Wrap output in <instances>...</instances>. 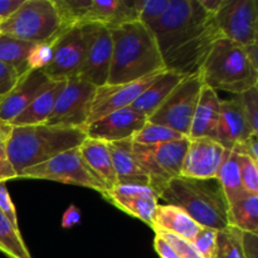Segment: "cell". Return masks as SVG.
<instances>
[{
    "instance_id": "6da1fadb",
    "label": "cell",
    "mask_w": 258,
    "mask_h": 258,
    "mask_svg": "<svg viewBox=\"0 0 258 258\" xmlns=\"http://www.w3.org/2000/svg\"><path fill=\"white\" fill-rule=\"evenodd\" d=\"M150 29L165 70L184 77L199 73L211 48L223 38L214 15L198 0H170Z\"/></svg>"
},
{
    "instance_id": "7a4b0ae2",
    "label": "cell",
    "mask_w": 258,
    "mask_h": 258,
    "mask_svg": "<svg viewBox=\"0 0 258 258\" xmlns=\"http://www.w3.org/2000/svg\"><path fill=\"white\" fill-rule=\"evenodd\" d=\"M112 37L108 85L135 82L165 71L155 37L140 22L126 23L110 29Z\"/></svg>"
},
{
    "instance_id": "3957f363",
    "label": "cell",
    "mask_w": 258,
    "mask_h": 258,
    "mask_svg": "<svg viewBox=\"0 0 258 258\" xmlns=\"http://www.w3.org/2000/svg\"><path fill=\"white\" fill-rule=\"evenodd\" d=\"M86 139L85 128L48 123L12 126L5 145V156L19 176L24 169L39 165L58 154L78 148Z\"/></svg>"
},
{
    "instance_id": "277c9868",
    "label": "cell",
    "mask_w": 258,
    "mask_h": 258,
    "mask_svg": "<svg viewBox=\"0 0 258 258\" xmlns=\"http://www.w3.org/2000/svg\"><path fill=\"white\" fill-rule=\"evenodd\" d=\"M169 206L183 209L199 226L223 231L228 227V202L216 179H171L159 194Z\"/></svg>"
},
{
    "instance_id": "5b68a950",
    "label": "cell",
    "mask_w": 258,
    "mask_h": 258,
    "mask_svg": "<svg viewBox=\"0 0 258 258\" xmlns=\"http://www.w3.org/2000/svg\"><path fill=\"white\" fill-rule=\"evenodd\" d=\"M203 85L217 91L239 95L258 86V70L251 64L243 45L221 38L209 50L202 64Z\"/></svg>"
},
{
    "instance_id": "8992f818",
    "label": "cell",
    "mask_w": 258,
    "mask_h": 258,
    "mask_svg": "<svg viewBox=\"0 0 258 258\" xmlns=\"http://www.w3.org/2000/svg\"><path fill=\"white\" fill-rule=\"evenodd\" d=\"M60 30L53 0H24L9 18L0 22V33L33 44L52 39Z\"/></svg>"
},
{
    "instance_id": "52a82bcc",
    "label": "cell",
    "mask_w": 258,
    "mask_h": 258,
    "mask_svg": "<svg viewBox=\"0 0 258 258\" xmlns=\"http://www.w3.org/2000/svg\"><path fill=\"white\" fill-rule=\"evenodd\" d=\"M189 139L183 138L158 145L133 143V153L149 178V186L158 196L171 179L180 176Z\"/></svg>"
},
{
    "instance_id": "ba28073f",
    "label": "cell",
    "mask_w": 258,
    "mask_h": 258,
    "mask_svg": "<svg viewBox=\"0 0 258 258\" xmlns=\"http://www.w3.org/2000/svg\"><path fill=\"white\" fill-rule=\"evenodd\" d=\"M202 87L201 73L185 76L148 121L173 128L188 138Z\"/></svg>"
},
{
    "instance_id": "9c48e42d",
    "label": "cell",
    "mask_w": 258,
    "mask_h": 258,
    "mask_svg": "<svg viewBox=\"0 0 258 258\" xmlns=\"http://www.w3.org/2000/svg\"><path fill=\"white\" fill-rule=\"evenodd\" d=\"M18 179H40V180L57 181L68 185L83 186L98 191L105 197L101 184L93 178L86 164L83 163L78 148L60 153L49 160L24 169Z\"/></svg>"
},
{
    "instance_id": "30bf717a",
    "label": "cell",
    "mask_w": 258,
    "mask_h": 258,
    "mask_svg": "<svg viewBox=\"0 0 258 258\" xmlns=\"http://www.w3.org/2000/svg\"><path fill=\"white\" fill-rule=\"evenodd\" d=\"M96 88V86L77 77L66 80L64 87L58 95L52 113L45 123L62 127L85 128L90 117Z\"/></svg>"
},
{
    "instance_id": "8fae6325",
    "label": "cell",
    "mask_w": 258,
    "mask_h": 258,
    "mask_svg": "<svg viewBox=\"0 0 258 258\" xmlns=\"http://www.w3.org/2000/svg\"><path fill=\"white\" fill-rule=\"evenodd\" d=\"M85 42V59L77 78L100 87L107 83L112 58V37L101 24L81 25Z\"/></svg>"
},
{
    "instance_id": "7c38bea8",
    "label": "cell",
    "mask_w": 258,
    "mask_h": 258,
    "mask_svg": "<svg viewBox=\"0 0 258 258\" xmlns=\"http://www.w3.org/2000/svg\"><path fill=\"white\" fill-rule=\"evenodd\" d=\"M214 19L223 38L241 45L258 42L256 0H226Z\"/></svg>"
},
{
    "instance_id": "4fadbf2b",
    "label": "cell",
    "mask_w": 258,
    "mask_h": 258,
    "mask_svg": "<svg viewBox=\"0 0 258 258\" xmlns=\"http://www.w3.org/2000/svg\"><path fill=\"white\" fill-rule=\"evenodd\" d=\"M85 59V42L81 27L62 29L53 45V55L43 72L53 81L77 77Z\"/></svg>"
},
{
    "instance_id": "5bb4252c",
    "label": "cell",
    "mask_w": 258,
    "mask_h": 258,
    "mask_svg": "<svg viewBox=\"0 0 258 258\" xmlns=\"http://www.w3.org/2000/svg\"><path fill=\"white\" fill-rule=\"evenodd\" d=\"M55 82L57 81L50 80L42 70H29L20 76L12 91L0 100V121L10 125L40 93Z\"/></svg>"
},
{
    "instance_id": "9a60e30c",
    "label": "cell",
    "mask_w": 258,
    "mask_h": 258,
    "mask_svg": "<svg viewBox=\"0 0 258 258\" xmlns=\"http://www.w3.org/2000/svg\"><path fill=\"white\" fill-rule=\"evenodd\" d=\"M158 75L159 73H156V75L149 76L143 80L130 83H122V85H108V83H106V85L96 88L87 123L93 122V121L98 120V118L103 117V116L108 115L113 111L130 107L134 101L158 77Z\"/></svg>"
},
{
    "instance_id": "2e32d148",
    "label": "cell",
    "mask_w": 258,
    "mask_h": 258,
    "mask_svg": "<svg viewBox=\"0 0 258 258\" xmlns=\"http://www.w3.org/2000/svg\"><path fill=\"white\" fill-rule=\"evenodd\" d=\"M226 149L213 139H189L180 176L189 179H216Z\"/></svg>"
},
{
    "instance_id": "e0dca14e",
    "label": "cell",
    "mask_w": 258,
    "mask_h": 258,
    "mask_svg": "<svg viewBox=\"0 0 258 258\" xmlns=\"http://www.w3.org/2000/svg\"><path fill=\"white\" fill-rule=\"evenodd\" d=\"M146 121L148 118L145 116L126 107L87 123L85 133L88 139L105 141L107 144L117 143L133 138Z\"/></svg>"
},
{
    "instance_id": "ac0fdd59",
    "label": "cell",
    "mask_w": 258,
    "mask_h": 258,
    "mask_svg": "<svg viewBox=\"0 0 258 258\" xmlns=\"http://www.w3.org/2000/svg\"><path fill=\"white\" fill-rule=\"evenodd\" d=\"M105 199L128 216L140 219L149 227L153 226V217L159 204V198L149 186L117 184L106 194Z\"/></svg>"
},
{
    "instance_id": "d6986e66",
    "label": "cell",
    "mask_w": 258,
    "mask_h": 258,
    "mask_svg": "<svg viewBox=\"0 0 258 258\" xmlns=\"http://www.w3.org/2000/svg\"><path fill=\"white\" fill-rule=\"evenodd\" d=\"M78 151L83 163L86 164L93 178L101 184L105 193L107 194L112 190L117 185V178L113 169L108 144L87 138L78 146Z\"/></svg>"
},
{
    "instance_id": "ffe728a7",
    "label": "cell",
    "mask_w": 258,
    "mask_h": 258,
    "mask_svg": "<svg viewBox=\"0 0 258 258\" xmlns=\"http://www.w3.org/2000/svg\"><path fill=\"white\" fill-rule=\"evenodd\" d=\"M251 134L258 133H253L249 127L238 98L233 97L231 100L222 101L216 141H218L226 150H232L237 144L246 140Z\"/></svg>"
},
{
    "instance_id": "44dd1931",
    "label": "cell",
    "mask_w": 258,
    "mask_h": 258,
    "mask_svg": "<svg viewBox=\"0 0 258 258\" xmlns=\"http://www.w3.org/2000/svg\"><path fill=\"white\" fill-rule=\"evenodd\" d=\"M221 102L218 92L203 85L191 120L188 139L208 138L216 140L218 130Z\"/></svg>"
},
{
    "instance_id": "7402d4cb",
    "label": "cell",
    "mask_w": 258,
    "mask_h": 258,
    "mask_svg": "<svg viewBox=\"0 0 258 258\" xmlns=\"http://www.w3.org/2000/svg\"><path fill=\"white\" fill-rule=\"evenodd\" d=\"M135 20V9L128 0H90L82 25L96 23L112 29Z\"/></svg>"
},
{
    "instance_id": "603a6c76",
    "label": "cell",
    "mask_w": 258,
    "mask_h": 258,
    "mask_svg": "<svg viewBox=\"0 0 258 258\" xmlns=\"http://www.w3.org/2000/svg\"><path fill=\"white\" fill-rule=\"evenodd\" d=\"M117 184L149 186V178L140 168L133 153L131 139L108 144ZM150 188V186H149Z\"/></svg>"
},
{
    "instance_id": "cb8c5ba5",
    "label": "cell",
    "mask_w": 258,
    "mask_h": 258,
    "mask_svg": "<svg viewBox=\"0 0 258 258\" xmlns=\"http://www.w3.org/2000/svg\"><path fill=\"white\" fill-rule=\"evenodd\" d=\"M154 232H165L175 234L189 242H193L194 237L201 231L196 221L190 218L183 209L169 204H158L153 217Z\"/></svg>"
},
{
    "instance_id": "d4e9b609",
    "label": "cell",
    "mask_w": 258,
    "mask_h": 258,
    "mask_svg": "<svg viewBox=\"0 0 258 258\" xmlns=\"http://www.w3.org/2000/svg\"><path fill=\"white\" fill-rule=\"evenodd\" d=\"M183 78L184 76L175 72L163 71L150 83V86L134 101L130 108L149 118Z\"/></svg>"
},
{
    "instance_id": "484cf974",
    "label": "cell",
    "mask_w": 258,
    "mask_h": 258,
    "mask_svg": "<svg viewBox=\"0 0 258 258\" xmlns=\"http://www.w3.org/2000/svg\"><path fill=\"white\" fill-rule=\"evenodd\" d=\"M66 85L64 81H57L53 86H50L47 91L40 93L24 111L19 113L10 126H30L42 125L45 123L52 113L53 107L55 105L58 95L63 90Z\"/></svg>"
},
{
    "instance_id": "4316f807",
    "label": "cell",
    "mask_w": 258,
    "mask_h": 258,
    "mask_svg": "<svg viewBox=\"0 0 258 258\" xmlns=\"http://www.w3.org/2000/svg\"><path fill=\"white\" fill-rule=\"evenodd\" d=\"M217 180L223 190L228 206L241 199L247 193L242 185L238 155L232 150L224 151L221 166L217 173Z\"/></svg>"
},
{
    "instance_id": "83f0119b",
    "label": "cell",
    "mask_w": 258,
    "mask_h": 258,
    "mask_svg": "<svg viewBox=\"0 0 258 258\" xmlns=\"http://www.w3.org/2000/svg\"><path fill=\"white\" fill-rule=\"evenodd\" d=\"M228 226L244 233L258 232V196L246 193L241 199L228 206Z\"/></svg>"
},
{
    "instance_id": "f1b7e54d",
    "label": "cell",
    "mask_w": 258,
    "mask_h": 258,
    "mask_svg": "<svg viewBox=\"0 0 258 258\" xmlns=\"http://www.w3.org/2000/svg\"><path fill=\"white\" fill-rule=\"evenodd\" d=\"M33 47V43L0 33V62L10 66L17 71L18 75L23 76L29 71L28 55Z\"/></svg>"
},
{
    "instance_id": "f546056e",
    "label": "cell",
    "mask_w": 258,
    "mask_h": 258,
    "mask_svg": "<svg viewBox=\"0 0 258 258\" xmlns=\"http://www.w3.org/2000/svg\"><path fill=\"white\" fill-rule=\"evenodd\" d=\"M0 252L8 258H33L20 236L19 228L0 211Z\"/></svg>"
},
{
    "instance_id": "4dcf8cb0",
    "label": "cell",
    "mask_w": 258,
    "mask_h": 258,
    "mask_svg": "<svg viewBox=\"0 0 258 258\" xmlns=\"http://www.w3.org/2000/svg\"><path fill=\"white\" fill-rule=\"evenodd\" d=\"M214 258H246L243 248V232L234 227H227L217 234V249Z\"/></svg>"
},
{
    "instance_id": "1f68e13d",
    "label": "cell",
    "mask_w": 258,
    "mask_h": 258,
    "mask_svg": "<svg viewBox=\"0 0 258 258\" xmlns=\"http://www.w3.org/2000/svg\"><path fill=\"white\" fill-rule=\"evenodd\" d=\"M183 138L185 136L173 128L146 121L143 127L131 138V141L140 145H158V144L169 143V141L179 140Z\"/></svg>"
},
{
    "instance_id": "d6a6232c",
    "label": "cell",
    "mask_w": 258,
    "mask_h": 258,
    "mask_svg": "<svg viewBox=\"0 0 258 258\" xmlns=\"http://www.w3.org/2000/svg\"><path fill=\"white\" fill-rule=\"evenodd\" d=\"M59 15L62 29L81 27L90 0H53Z\"/></svg>"
},
{
    "instance_id": "836d02e7",
    "label": "cell",
    "mask_w": 258,
    "mask_h": 258,
    "mask_svg": "<svg viewBox=\"0 0 258 258\" xmlns=\"http://www.w3.org/2000/svg\"><path fill=\"white\" fill-rule=\"evenodd\" d=\"M170 0H133L136 13V20L150 28L155 24L165 12Z\"/></svg>"
},
{
    "instance_id": "e575fe53",
    "label": "cell",
    "mask_w": 258,
    "mask_h": 258,
    "mask_svg": "<svg viewBox=\"0 0 258 258\" xmlns=\"http://www.w3.org/2000/svg\"><path fill=\"white\" fill-rule=\"evenodd\" d=\"M236 97L238 98L251 130L253 133H258V86L239 93Z\"/></svg>"
},
{
    "instance_id": "d590c367",
    "label": "cell",
    "mask_w": 258,
    "mask_h": 258,
    "mask_svg": "<svg viewBox=\"0 0 258 258\" xmlns=\"http://www.w3.org/2000/svg\"><path fill=\"white\" fill-rule=\"evenodd\" d=\"M57 34L52 39L47 40V42L34 44L29 55H28V68L29 70H43V68L49 64L50 59H52L53 45H54Z\"/></svg>"
},
{
    "instance_id": "8d00e7d4",
    "label": "cell",
    "mask_w": 258,
    "mask_h": 258,
    "mask_svg": "<svg viewBox=\"0 0 258 258\" xmlns=\"http://www.w3.org/2000/svg\"><path fill=\"white\" fill-rule=\"evenodd\" d=\"M242 185L249 194L258 196V163L244 155H238Z\"/></svg>"
},
{
    "instance_id": "74e56055",
    "label": "cell",
    "mask_w": 258,
    "mask_h": 258,
    "mask_svg": "<svg viewBox=\"0 0 258 258\" xmlns=\"http://www.w3.org/2000/svg\"><path fill=\"white\" fill-rule=\"evenodd\" d=\"M217 234L218 231L202 227L193 239V246L204 258H214L217 249Z\"/></svg>"
},
{
    "instance_id": "f35d334b",
    "label": "cell",
    "mask_w": 258,
    "mask_h": 258,
    "mask_svg": "<svg viewBox=\"0 0 258 258\" xmlns=\"http://www.w3.org/2000/svg\"><path fill=\"white\" fill-rule=\"evenodd\" d=\"M155 234H159V236L163 237L175 249V252L179 254L180 258H204L197 251V248L193 246L191 242L186 241V239L181 238V237H178L171 233H165V232H156Z\"/></svg>"
},
{
    "instance_id": "ab89813d",
    "label": "cell",
    "mask_w": 258,
    "mask_h": 258,
    "mask_svg": "<svg viewBox=\"0 0 258 258\" xmlns=\"http://www.w3.org/2000/svg\"><path fill=\"white\" fill-rule=\"evenodd\" d=\"M19 78L20 76L14 68L0 62V100L12 91Z\"/></svg>"
},
{
    "instance_id": "60d3db41",
    "label": "cell",
    "mask_w": 258,
    "mask_h": 258,
    "mask_svg": "<svg viewBox=\"0 0 258 258\" xmlns=\"http://www.w3.org/2000/svg\"><path fill=\"white\" fill-rule=\"evenodd\" d=\"M0 211L12 222L13 226L19 228V226H18L17 211H15V207L13 204V201L10 198V194L8 191L7 184L5 183H0Z\"/></svg>"
},
{
    "instance_id": "b9f144b4",
    "label": "cell",
    "mask_w": 258,
    "mask_h": 258,
    "mask_svg": "<svg viewBox=\"0 0 258 258\" xmlns=\"http://www.w3.org/2000/svg\"><path fill=\"white\" fill-rule=\"evenodd\" d=\"M233 153L237 155H244L251 158L252 160L258 163V134H251L246 140L237 144L233 149Z\"/></svg>"
},
{
    "instance_id": "7bdbcfd3",
    "label": "cell",
    "mask_w": 258,
    "mask_h": 258,
    "mask_svg": "<svg viewBox=\"0 0 258 258\" xmlns=\"http://www.w3.org/2000/svg\"><path fill=\"white\" fill-rule=\"evenodd\" d=\"M154 248H155V252L160 258H180L175 252V249L159 234H155Z\"/></svg>"
},
{
    "instance_id": "ee69618b",
    "label": "cell",
    "mask_w": 258,
    "mask_h": 258,
    "mask_svg": "<svg viewBox=\"0 0 258 258\" xmlns=\"http://www.w3.org/2000/svg\"><path fill=\"white\" fill-rule=\"evenodd\" d=\"M81 221V213L80 209L76 206H71L70 208H67V211L64 212L62 218V227L63 228H72L73 226L80 223Z\"/></svg>"
},
{
    "instance_id": "f6af8a7d",
    "label": "cell",
    "mask_w": 258,
    "mask_h": 258,
    "mask_svg": "<svg viewBox=\"0 0 258 258\" xmlns=\"http://www.w3.org/2000/svg\"><path fill=\"white\" fill-rule=\"evenodd\" d=\"M24 0H0V22L9 18Z\"/></svg>"
},
{
    "instance_id": "bcb514c9",
    "label": "cell",
    "mask_w": 258,
    "mask_h": 258,
    "mask_svg": "<svg viewBox=\"0 0 258 258\" xmlns=\"http://www.w3.org/2000/svg\"><path fill=\"white\" fill-rule=\"evenodd\" d=\"M12 179H18L17 173L8 161L7 156H0V183H7Z\"/></svg>"
},
{
    "instance_id": "7dc6e473",
    "label": "cell",
    "mask_w": 258,
    "mask_h": 258,
    "mask_svg": "<svg viewBox=\"0 0 258 258\" xmlns=\"http://www.w3.org/2000/svg\"><path fill=\"white\" fill-rule=\"evenodd\" d=\"M224 2H226V0H198L201 7L203 8L207 13H209V14L212 15H216L217 13L221 10Z\"/></svg>"
},
{
    "instance_id": "c3c4849f",
    "label": "cell",
    "mask_w": 258,
    "mask_h": 258,
    "mask_svg": "<svg viewBox=\"0 0 258 258\" xmlns=\"http://www.w3.org/2000/svg\"><path fill=\"white\" fill-rule=\"evenodd\" d=\"M243 49H244V53H246L247 58H248V60L251 62V64L253 66L256 70H258V57H257L258 42H254V43H251V44L243 45Z\"/></svg>"
},
{
    "instance_id": "681fc988",
    "label": "cell",
    "mask_w": 258,
    "mask_h": 258,
    "mask_svg": "<svg viewBox=\"0 0 258 258\" xmlns=\"http://www.w3.org/2000/svg\"><path fill=\"white\" fill-rule=\"evenodd\" d=\"M12 126L0 121V156H5V145Z\"/></svg>"
}]
</instances>
